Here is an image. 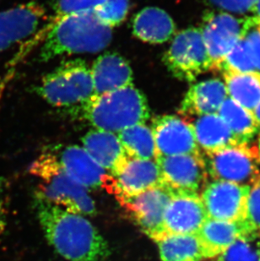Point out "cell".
I'll return each instance as SVG.
<instances>
[{"instance_id": "4fadbf2b", "label": "cell", "mask_w": 260, "mask_h": 261, "mask_svg": "<svg viewBox=\"0 0 260 261\" xmlns=\"http://www.w3.org/2000/svg\"><path fill=\"white\" fill-rule=\"evenodd\" d=\"M151 130L155 139L157 158L202 154L192 123L182 118L173 115L157 117L153 120Z\"/></svg>"}, {"instance_id": "1f68e13d", "label": "cell", "mask_w": 260, "mask_h": 261, "mask_svg": "<svg viewBox=\"0 0 260 261\" xmlns=\"http://www.w3.org/2000/svg\"><path fill=\"white\" fill-rule=\"evenodd\" d=\"M211 5L217 9L228 12L244 13L253 12V7L257 0H207Z\"/></svg>"}, {"instance_id": "4dcf8cb0", "label": "cell", "mask_w": 260, "mask_h": 261, "mask_svg": "<svg viewBox=\"0 0 260 261\" xmlns=\"http://www.w3.org/2000/svg\"><path fill=\"white\" fill-rule=\"evenodd\" d=\"M246 220L260 233V180L251 186Z\"/></svg>"}, {"instance_id": "5bb4252c", "label": "cell", "mask_w": 260, "mask_h": 261, "mask_svg": "<svg viewBox=\"0 0 260 261\" xmlns=\"http://www.w3.org/2000/svg\"><path fill=\"white\" fill-rule=\"evenodd\" d=\"M162 185L159 166L155 161L128 158L120 173L111 175L105 189L116 199L140 195Z\"/></svg>"}, {"instance_id": "3957f363", "label": "cell", "mask_w": 260, "mask_h": 261, "mask_svg": "<svg viewBox=\"0 0 260 261\" xmlns=\"http://www.w3.org/2000/svg\"><path fill=\"white\" fill-rule=\"evenodd\" d=\"M74 111L96 129L114 134L145 123L150 118L147 99L134 85L102 95H92L74 107Z\"/></svg>"}, {"instance_id": "ba28073f", "label": "cell", "mask_w": 260, "mask_h": 261, "mask_svg": "<svg viewBox=\"0 0 260 261\" xmlns=\"http://www.w3.org/2000/svg\"><path fill=\"white\" fill-rule=\"evenodd\" d=\"M174 193L167 186L160 185L140 195L117 200L143 232L157 242L163 237L165 212Z\"/></svg>"}, {"instance_id": "7a4b0ae2", "label": "cell", "mask_w": 260, "mask_h": 261, "mask_svg": "<svg viewBox=\"0 0 260 261\" xmlns=\"http://www.w3.org/2000/svg\"><path fill=\"white\" fill-rule=\"evenodd\" d=\"M112 38L113 30L99 20L94 10L77 13L63 19L47 33L42 41L39 60L98 53L110 44Z\"/></svg>"}, {"instance_id": "6da1fadb", "label": "cell", "mask_w": 260, "mask_h": 261, "mask_svg": "<svg viewBox=\"0 0 260 261\" xmlns=\"http://www.w3.org/2000/svg\"><path fill=\"white\" fill-rule=\"evenodd\" d=\"M37 217L50 245L66 261H106L110 248L82 215L35 199Z\"/></svg>"}, {"instance_id": "d6986e66", "label": "cell", "mask_w": 260, "mask_h": 261, "mask_svg": "<svg viewBox=\"0 0 260 261\" xmlns=\"http://www.w3.org/2000/svg\"><path fill=\"white\" fill-rule=\"evenodd\" d=\"M83 148L110 175L120 173L128 158L118 136L100 129L89 131L82 138Z\"/></svg>"}, {"instance_id": "44dd1931", "label": "cell", "mask_w": 260, "mask_h": 261, "mask_svg": "<svg viewBox=\"0 0 260 261\" xmlns=\"http://www.w3.org/2000/svg\"><path fill=\"white\" fill-rule=\"evenodd\" d=\"M176 25L165 10L157 7H146L140 10L133 20V32L143 42L160 44L172 38Z\"/></svg>"}, {"instance_id": "f546056e", "label": "cell", "mask_w": 260, "mask_h": 261, "mask_svg": "<svg viewBox=\"0 0 260 261\" xmlns=\"http://www.w3.org/2000/svg\"><path fill=\"white\" fill-rule=\"evenodd\" d=\"M129 10V0H104L94 10L104 25L113 28L125 20Z\"/></svg>"}, {"instance_id": "9c48e42d", "label": "cell", "mask_w": 260, "mask_h": 261, "mask_svg": "<svg viewBox=\"0 0 260 261\" xmlns=\"http://www.w3.org/2000/svg\"><path fill=\"white\" fill-rule=\"evenodd\" d=\"M251 17L238 19L227 13H205L201 32L213 69L244 36Z\"/></svg>"}, {"instance_id": "5b68a950", "label": "cell", "mask_w": 260, "mask_h": 261, "mask_svg": "<svg viewBox=\"0 0 260 261\" xmlns=\"http://www.w3.org/2000/svg\"><path fill=\"white\" fill-rule=\"evenodd\" d=\"M37 93L53 106L74 108L94 94L91 69L86 62H64L42 77Z\"/></svg>"}, {"instance_id": "2e32d148", "label": "cell", "mask_w": 260, "mask_h": 261, "mask_svg": "<svg viewBox=\"0 0 260 261\" xmlns=\"http://www.w3.org/2000/svg\"><path fill=\"white\" fill-rule=\"evenodd\" d=\"M64 172L86 190L105 188L108 174L83 147L59 145L50 149Z\"/></svg>"}, {"instance_id": "836d02e7", "label": "cell", "mask_w": 260, "mask_h": 261, "mask_svg": "<svg viewBox=\"0 0 260 261\" xmlns=\"http://www.w3.org/2000/svg\"><path fill=\"white\" fill-rule=\"evenodd\" d=\"M6 182L4 178L0 177V237L6 227L7 217V202H6Z\"/></svg>"}, {"instance_id": "7402d4cb", "label": "cell", "mask_w": 260, "mask_h": 261, "mask_svg": "<svg viewBox=\"0 0 260 261\" xmlns=\"http://www.w3.org/2000/svg\"><path fill=\"white\" fill-rule=\"evenodd\" d=\"M192 125L197 144L204 154H211L238 145L228 125L217 114L199 116Z\"/></svg>"}, {"instance_id": "484cf974", "label": "cell", "mask_w": 260, "mask_h": 261, "mask_svg": "<svg viewBox=\"0 0 260 261\" xmlns=\"http://www.w3.org/2000/svg\"><path fill=\"white\" fill-rule=\"evenodd\" d=\"M223 76L230 98L253 113L260 102V74L226 73Z\"/></svg>"}, {"instance_id": "8992f818", "label": "cell", "mask_w": 260, "mask_h": 261, "mask_svg": "<svg viewBox=\"0 0 260 261\" xmlns=\"http://www.w3.org/2000/svg\"><path fill=\"white\" fill-rule=\"evenodd\" d=\"M162 61L175 78L188 82H194L212 66L200 29L194 28L175 36Z\"/></svg>"}, {"instance_id": "9a60e30c", "label": "cell", "mask_w": 260, "mask_h": 261, "mask_svg": "<svg viewBox=\"0 0 260 261\" xmlns=\"http://www.w3.org/2000/svg\"><path fill=\"white\" fill-rule=\"evenodd\" d=\"M207 218L199 193L175 192L165 212L163 237L196 234Z\"/></svg>"}, {"instance_id": "e0dca14e", "label": "cell", "mask_w": 260, "mask_h": 261, "mask_svg": "<svg viewBox=\"0 0 260 261\" xmlns=\"http://www.w3.org/2000/svg\"><path fill=\"white\" fill-rule=\"evenodd\" d=\"M258 232L247 221H221L207 218L196 233L205 259L215 258L238 239Z\"/></svg>"}, {"instance_id": "603a6c76", "label": "cell", "mask_w": 260, "mask_h": 261, "mask_svg": "<svg viewBox=\"0 0 260 261\" xmlns=\"http://www.w3.org/2000/svg\"><path fill=\"white\" fill-rule=\"evenodd\" d=\"M217 114L228 125L238 145H248L259 131L253 113L228 96L221 104Z\"/></svg>"}, {"instance_id": "f1b7e54d", "label": "cell", "mask_w": 260, "mask_h": 261, "mask_svg": "<svg viewBox=\"0 0 260 261\" xmlns=\"http://www.w3.org/2000/svg\"><path fill=\"white\" fill-rule=\"evenodd\" d=\"M217 261H260V233L238 239L217 256Z\"/></svg>"}, {"instance_id": "277c9868", "label": "cell", "mask_w": 260, "mask_h": 261, "mask_svg": "<svg viewBox=\"0 0 260 261\" xmlns=\"http://www.w3.org/2000/svg\"><path fill=\"white\" fill-rule=\"evenodd\" d=\"M29 173L41 180L35 199L82 216L96 214L95 201L88 190L64 172L51 150L42 153L32 163Z\"/></svg>"}, {"instance_id": "ffe728a7", "label": "cell", "mask_w": 260, "mask_h": 261, "mask_svg": "<svg viewBox=\"0 0 260 261\" xmlns=\"http://www.w3.org/2000/svg\"><path fill=\"white\" fill-rule=\"evenodd\" d=\"M227 96L226 85L220 80L199 82L187 91L178 112L184 116L216 114Z\"/></svg>"}, {"instance_id": "ac0fdd59", "label": "cell", "mask_w": 260, "mask_h": 261, "mask_svg": "<svg viewBox=\"0 0 260 261\" xmlns=\"http://www.w3.org/2000/svg\"><path fill=\"white\" fill-rule=\"evenodd\" d=\"M93 95H102L133 85V71L128 61L116 53L99 56L91 68Z\"/></svg>"}, {"instance_id": "d4e9b609", "label": "cell", "mask_w": 260, "mask_h": 261, "mask_svg": "<svg viewBox=\"0 0 260 261\" xmlns=\"http://www.w3.org/2000/svg\"><path fill=\"white\" fill-rule=\"evenodd\" d=\"M118 137L128 158L157 160L155 139L151 128L145 123L128 127L118 133Z\"/></svg>"}, {"instance_id": "8fae6325", "label": "cell", "mask_w": 260, "mask_h": 261, "mask_svg": "<svg viewBox=\"0 0 260 261\" xmlns=\"http://www.w3.org/2000/svg\"><path fill=\"white\" fill-rule=\"evenodd\" d=\"M155 162L162 185L175 192L199 193L206 185L208 173L203 154L158 156Z\"/></svg>"}, {"instance_id": "cb8c5ba5", "label": "cell", "mask_w": 260, "mask_h": 261, "mask_svg": "<svg viewBox=\"0 0 260 261\" xmlns=\"http://www.w3.org/2000/svg\"><path fill=\"white\" fill-rule=\"evenodd\" d=\"M161 261H202L204 250L196 234H172L157 240Z\"/></svg>"}, {"instance_id": "4316f807", "label": "cell", "mask_w": 260, "mask_h": 261, "mask_svg": "<svg viewBox=\"0 0 260 261\" xmlns=\"http://www.w3.org/2000/svg\"><path fill=\"white\" fill-rule=\"evenodd\" d=\"M104 0H58L54 14L43 27L40 28L38 32L30 38L29 42L25 43L24 53L42 42L47 33L55 27L56 24L61 21L64 18L77 13L85 12L88 10H94L98 7Z\"/></svg>"}, {"instance_id": "e575fe53", "label": "cell", "mask_w": 260, "mask_h": 261, "mask_svg": "<svg viewBox=\"0 0 260 261\" xmlns=\"http://www.w3.org/2000/svg\"><path fill=\"white\" fill-rule=\"evenodd\" d=\"M253 13L254 14V17L257 20V22L260 25V0H257L254 7H253Z\"/></svg>"}, {"instance_id": "52a82bcc", "label": "cell", "mask_w": 260, "mask_h": 261, "mask_svg": "<svg viewBox=\"0 0 260 261\" xmlns=\"http://www.w3.org/2000/svg\"><path fill=\"white\" fill-rule=\"evenodd\" d=\"M207 173L214 180L253 186L260 180L258 149L237 145L203 154Z\"/></svg>"}, {"instance_id": "7c38bea8", "label": "cell", "mask_w": 260, "mask_h": 261, "mask_svg": "<svg viewBox=\"0 0 260 261\" xmlns=\"http://www.w3.org/2000/svg\"><path fill=\"white\" fill-rule=\"evenodd\" d=\"M46 13L44 6L37 1L0 11V54L33 37L47 20Z\"/></svg>"}, {"instance_id": "83f0119b", "label": "cell", "mask_w": 260, "mask_h": 261, "mask_svg": "<svg viewBox=\"0 0 260 261\" xmlns=\"http://www.w3.org/2000/svg\"><path fill=\"white\" fill-rule=\"evenodd\" d=\"M222 73H258L248 42L243 36L231 51L214 68Z\"/></svg>"}, {"instance_id": "d590c367", "label": "cell", "mask_w": 260, "mask_h": 261, "mask_svg": "<svg viewBox=\"0 0 260 261\" xmlns=\"http://www.w3.org/2000/svg\"><path fill=\"white\" fill-rule=\"evenodd\" d=\"M253 115L260 128V102L253 111Z\"/></svg>"}, {"instance_id": "30bf717a", "label": "cell", "mask_w": 260, "mask_h": 261, "mask_svg": "<svg viewBox=\"0 0 260 261\" xmlns=\"http://www.w3.org/2000/svg\"><path fill=\"white\" fill-rule=\"evenodd\" d=\"M250 186L213 180L205 185L200 197L209 218L221 221H244Z\"/></svg>"}, {"instance_id": "d6a6232c", "label": "cell", "mask_w": 260, "mask_h": 261, "mask_svg": "<svg viewBox=\"0 0 260 261\" xmlns=\"http://www.w3.org/2000/svg\"><path fill=\"white\" fill-rule=\"evenodd\" d=\"M244 37L250 47L257 72L260 74V31L257 28V20L254 16L251 17L250 25L246 31Z\"/></svg>"}, {"instance_id": "8d00e7d4", "label": "cell", "mask_w": 260, "mask_h": 261, "mask_svg": "<svg viewBox=\"0 0 260 261\" xmlns=\"http://www.w3.org/2000/svg\"><path fill=\"white\" fill-rule=\"evenodd\" d=\"M258 160H259V163H260V136H259V140H258Z\"/></svg>"}]
</instances>
